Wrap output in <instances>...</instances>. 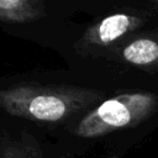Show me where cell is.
Instances as JSON below:
<instances>
[{"instance_id": "obj_6", "label": "cell", "mask_w": 158, "mask_h": 158, "mask_svg": "<svg viewBox=\"0 0 158 158\" xmlns=\"http://www.w3.org/2000/svg\"><path fill=\"white\" fill-rule=\"evenodd\" d=\"M0 158H46L35 137L27 132L12 135L6 130L1 133Z\"/></svg>"}, {"instance_id": "obj_3", "label": "cell", "mask_w": 158, "mask_h": 158, "mask_svg": "<svg viewBox=\"0 0 158 158\" xmlns=\"http://www.w3.org/2000/svg\"><path fill=\"white\" fill-rule=\"evenodd\" d=\"M147 17L131 12L111 14L91 25L75 43V49L83 56H110L118 46L127 41Z\"/></svg>"}, {"instance_id": "obj_2", "label": "cell", "mask_w": 158, "mask_h": 158, "mask_svg": "<svg viewBox=\"0 0 158 158\" xmlns=\"http://www.w3.org/2000/svg\"><path fill=\"white\" fill-rule=\"evenodd\" d=\"M158 110V96L149 91L127 93L101 101L73 127L81 138H98L117 130L133 127Z\"/></svg>"}, {"instance_id": "obj_1", "label": "cell", "mask_w": 158, "mask_h": 158, "mask_svg": "<svg viewBox=\"0 0 158 158\" xmlns=\"http://www.w3.org/2000/svg\"><path fill=\"white\" fill-rule=\"evenodd\" d=\"M99 90L65 84H17L0 91V105L9 115L36 122L58 123L98 106Z\"/></svg>"}, {"instance_id": "obj_5", "label": "cell", "mask_w": 158, "mask_h": 158, "mask_svg": "<svg viewBox=\"0 0 158 158\" xmlns=\"http://www.w3.org/2000/svg\"><path fill=\"white\" fill-rule=\"evenodd\" d=\"M44 4L40 0H1L0 20L5 23H27L42 19Z\"/></svg>"}, {"instance_id": "obj_7", "label": "cell", "mask_w": 158, "mask_h": 158, "mask_svg": "<svg viewBox=\"0 0 158 158\" xmlns=\"http://www.w3.org/2000/svg\"><path fill=\"white\" fill-rule=\"evenodd\" d=\"M151 6L153 7V10H156V11L158 12V0H154V1H152V2H151Z\"/></svg>"}, {"instance_id": "obj_8", "label": "cell", "mask_w": 158, "mask_h": 158, "mask_svg": "<svg viewBox=\"0 0 158 158\" xmlns=\"http://www.w3.org/2000/svg\"><path fill=\"white\" fill-rule=\"evenodd\" d=\"M110 158H118V157H117V156H111Z\"/></svg>"}, {"instance_id": "obj_4", "label": "cell", "mask_w": 158, "mask_h": 158, "mask_svg": "<svg viewBox=\"0 0 158 158\" xmlns=\"http://www.w3.org/2000/svg\"><path fill=\"white\" fill-rule=\"evenodd\" d=\"M109 58L143 70L158 72V32L130 37L112 51Z\"/></svg>"}]
</instances>
